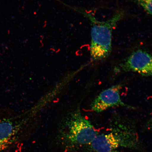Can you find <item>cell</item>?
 Returning <instances> with one entry per match:
<instances>
[{
    "mask_svg": "<svg viewBox=\"0 0 152 152\" xmlns=\"http://www.w3.org/2000/svg\"><path fill=\"white\" fill-rule=\"evenodd\" d=\"M110 152H119L118 151H111Z\"/></svg>",
    "mask_w": 152,
    "mask_h": 152,
    "instance_id": "cell-9",
    "label": "cell"
},
{
    "mask_svg": "<svg viewBox=\"0 0 152 152\" xmlns=\"http://www.w3.org/2000/svg\"><path fill=\"white\" fill-rule=\"evenodd\" d=\"M141 7L148 14L152 16V0H132Z\"/></svg>",
    "mask_w": 152,
    "mask_h": 152,
    "instance_id": "cell-7",
    "label": "cell"
},
{
    "mask_svg": "<svg viewBox=\"0 0 152 152\" xmlns=\"http://www.w3.org/2000/svg\"><path fill=\"white\" fill-rule=\"evenodd\" d=\"M135 142L130 133L112 132L97 135L90 144L91 149L95 152H110L120 147H132Z\"/></svg>",
    "mask_w": 152,
    "mask_h": 152,
    "instance_id": "cell-4",
    "label": "cell"
},
{
    "mask_svg": "<svg viewBox=\"0 0 152 152\" xmlns=\"http://www.w3.org/2000/svg\"><path fill=\"white\" fill-rule=\"evenodd\" d=\"M124 15V12L119 10L111 18L104 22L90 16L92 23L90 53L93 59L102 60L109 56L112 51L113 30Z\"/></svg>",
    "mask_w": 152,
    "mask_h": 152,
    "instance_id": "cell-1",
    "label": "cell"
},
{
    "mask_svg": "<svg viewBox=\"0 0 152 152\" xmlns=\"http://www.w3.org/2000/svg\"><path fill=\"white\" fill-rule=\"evenodd\" d=\"M121 85L113 86L102 91L91 104V109L96 113H100L109 108L122 106L127 108L134 107L123 102L120 96Z\"/></svg>",
    "mask_w": 152,
    "mask_h": 152,
    "instance_id": "cell-6",
    "label": "cell"
},
{
    "mask_svg": "<svg viewBox=\"0 0 152 152\" xmlns=\"http://www.w3.org/2000/svg\"><path fill=\"white\" fill-rule=\"evenodd\" d=\"M116 68L118 71L133 72L146 77H152V55L138 49Z\"/></svg>",
    "mask_w": 152,
    "mask_h": 152,
    "instance_id": "cell-5",
    "label": "cell"
},
{
    "mask_svg": "<svg viewBox=\"0 0 152 152\" xmlns=\"http://www.w3.org/2000/svg\"><path fill=\"white\" fill-rule=\"evenodd\" d=\"M148 124L149 126H151V125H152V116L151 117V119L149 120V121H148Z\"/></svg>",
    "mask_w": 152,
    "mask_h": 152,
    "instance_id": "cell-8",
    "label": "cell"
},
{
    "mask_svg": "<svg viewBox=\"0 0 152 152\" xmlns=\"http://www.w3.org/2000/svg\"><path fill=\"white\" fill-rule=\"evenodd\" d=\"M28 122L24 115L0 108V152H12L18 147Z\"/></svg>",
    "mask_w": 152,
    "mask_h": 152,
    "instance_id": "cell-2",
    "label": "cell"
},
{
    "mask_svg": "<svg viewBox=\"0 0 152 152\" xmlns=\"http://www.w3.org/2000/svg\"><path fill=\"white\" fill-rule=\"evenodd\" d=\"M66 127L62 136L64 141L70 146L90 144L98 135L90 121L79 111L72 114L66 121Z\"/></svg>",
    "mask_w": 152,
    "mask_h": 152,
    "instance_id": "cell-3",
    "label": "cell"
}]
</instances>
